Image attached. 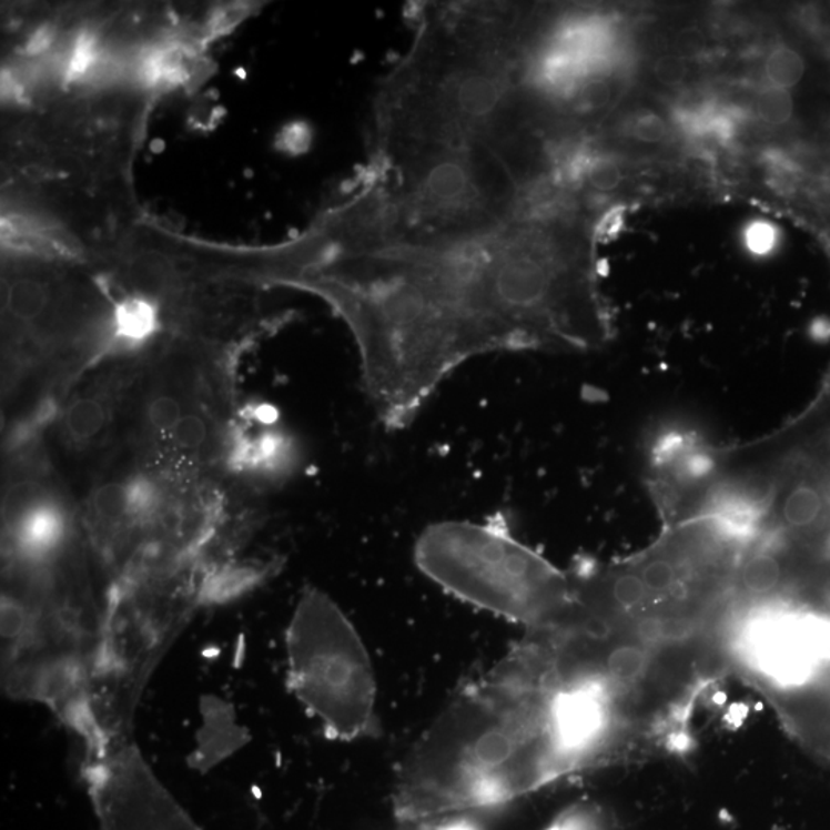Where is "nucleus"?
Listing matches in <instances>:
<instances>
[{"label": "nucleus", "mask_w": 830, "mask_h": 830, "mask_svg": "<svg viewBox=\"0 0 830 830\" xmlns=\"http://www.w3.org/2000/svg\"><path fill=\"white\" fill-rule=\"evenodd\" d=\"M573 229L523 213L485 233L411 235L342 206L302 235L282 283L342 318L377 417L405 429L473 358L603 341L588 251Z\"/></svg>", "instance_id": "1"}, {"label": "nucleus", "mask_w": 830, "mask_h": 830, "mask_svg": "<svg viewBox=\"0 0 830 830\" xmlns=\"http://www.w3.org/2000/svg\"><path fill=\"white\" fill-rule=\"evenodd\" d=\"M554 689L517 646L462 686L398 765L397 820L422 823L494 808L569 773L554 732Z\"/></svg>", "instance_id": "2"}, {"label": "nucleus", "mask_w": 830, "mask_h": 830, "mask_svg": "<svg viewBox=\"0 0 830 830\" xmlns=\"http://www.w3.org/2000/svg\"><path fill=\"white\" fill-rule=\"evenodd\" d=\"M118 298L48 263H8L2 290L3 443L45 437L79 378L115 350Z\"/></svg>", "instance_id": "3"}, {"label": "nucleus", "mask_w": 830, "mask_h": 830, "mask_svg": "<svg viewBox=\"0 0 830 830\" xmlns=\"http://www.w3.org/2000/svg\"><path fill=\"white\" fill-rule=\"evenodd\" d=\"M414 560L451 596L525 626L526 632L557 628L573 609V578L500 520L433 523L415 541Z\"/></svg>", "instance_id": "4"}, {"label": "nucleus", "mask_w": 830, "mask_h": 830, "mask_svg": "<svg viewBox=\"0 0 830 830\" xmlns=\"http://www.w3.org/2000/svg\"><path fill=\"white\" fill-rule=\"evenodd\" d=\"M286 656L291 690L330 737L377 736V680L368 649L323 590H303L286 632Z\"/></svg>", "instance_id": "5"}, {"label": "nucleus", "mask_w": 830, "mask_h": 830, "mask_svg": "<svg viewBox=\"0 0 830 830\" xmlns=\"http://www.w3.org/2000/svg\"><path fill=\"white\" fill-rule=\"evenodd\" d=\"M730 650L781 700L808 688L830 665V620L813 610L757 603L730 630Z\"/></svg>", "instance_id": "6"}, {"label": "nucleus", "mask_w": 830, "mask_h": 830, "mask_svg": "<svg viewBox=\"0 0 830 830\" xmlns=\"http://www.w3.org/2000/svg\"><path fill=\"white\" fill-rule=\"evenodd\" d=\"M148 346L113 351L88 370L59 406L47 443L71 460L98 463L101 468L121 443Z\"/></svg>", "instance_id": "7"}, {"label": "nucleus", "mask_w": 830, "mask_h": 830, "mask_svg": "<svg viewBox=\"0 0 830 830\" xmlns=\"http://www.w3.org/2000/svg\"><path fill=\"white\" fill-rule=\"evenodd\" d=\"M298 462L297 445L269 406H241L226 453L225 474L254 488L289 478Z\"/></svg>", "instance_id": "8"}, {"label": "nucleus", "mask_w": 830, "mask_h": 830, "mask_svg": "<svg viewBox=\"0 0 830 830\" xmlns=\"http://www.w3.org/2000/svg\"><path fill=\"white\" fill-rule=\"evenodd\" d=\"M783 563L770 549H753L737 565L733 586L749 601H772L783 586Z\"/></svg>", "instance_id": "9"}, {"label": "nucleus", "mask_w": 830, "mask_h": 830, "mask_svg": "<svg viewBox=\"0 0 830 830\" xmlns=\"http://www.w3.org/2000/svg\"><path fill=\"white\" fill-rule=\"evenodd\" d=\"M823 498L813 486L798 485L790 490L781 506V520L789 529H808L820 517Z\"/></svg>", "instance_id": "10"}, {"label": "nucleus", "mask_w": 830, "mask_h": 830, "mask_svg": "<svg viewBox=\"0 0 830 830\" xmlns=\"http://www.w3.org/2000/svg\"><path fill=\"white\" fill-rule=\"evenodd\" d=\"M769 87L789 91L803 81L806 62L803 55L788 47H778L769 54L765 65Z\"/></svg>", "instance_id": "11"}, {"label": "nucleus", "mask_w": 830, "mask_h": 830, "mask_svg": "<svg viewBox=\"0 0 830 830\" xmlns=\"http://www.w3.org/2000/svg\"><path fill=\"white\" fill-rule=\"evenodd\" d=\"M756 111L760 121L770 126H783L792 119L793 99L789 91L776 87H766L756 101Z\"/></svg>", "instance_id": "12"}, {"label": "nucleus", "mask_w": 830, "mask_h": 830, "mask_svg": "<svg viewBox=\"0 0 830 830\" xmlns=\"http://www.w3.org/2000/svg\"><path fill=\"white\" fill-rule=\"evenodd\" d=\"M541 830H603L601 813L590 806H574Z\"/></svg>", "instance_id": "13"}, {"label": "nucleus", "mask_w": 830, "mask_h": 830, "mask_svg": "<svg viewBox=\"0 0 830 830\" xmlns=\"http://www.w3.org/2000/svg\"><path fill=\"white\" fill-rule=\"evenodd\" d=\"M688 65L685 59L677 54H665L654 63V75L664 87L676 88L685 82Z\"/></svg>", "instance_id": "14"}, {"label": "nucleus", "mask_w": 830, "mask_h": 830, "mask_svg": "<svg viewBox=\"0 0 830 830\" xmlns=\"http://www.w3.org/2000/svg\"><path fill=\"white\" fill-rule=\"evenodd\" d=\"M630 135L637 141L646 143H658L665 141L668 135V126L660 115L646 113L638 115L629 130Z\"/></svg>", "instance_id": "15"}, {"label": "nucleus", "mask_w": 830, "mask_h": 830, "mask_svg": "<svg viewBox=\"0 0 830 830\" xmlns=\"http://www.w3.org/2000/svg\"><path fill=\"white\" fill-rule=\"evenodd\" d=\"M706 39L696 27L684 28L676 38V54L681 59H696L704 53Z\"/></svg>", "instance_id": "16"}, {"label": "nucleus", "mask_w": 830, "mask_h": 830, "mask_svg": "<svg viewBox=\"0 0 830 830\" xmlns=\"http://www.w3.org/2000/svg\"><path fill=\"white\" fill-rule=\"evenodd\" d=\"M776 230L765 222L753 223L746 234L749 250L756 254H766L776 245Z\"/></svg>", "instance_id": "17"}, {"label": "nucleus", "mask_w": 830, "mask_h": 830, "mask_svg": "<svg viewBox=\"0 0 830 830\" xmlns=\"http://www.w3.org/2000/svg\"><path fill=\"white\" fill-rule=\"evenodd\" d=\"M406 826H409L411 830H483L480 826L463 817H454L442 821H422V823H408Z\"/></svg>", "instance_id": "18"}, {"label": "nucleus", "mask_w": 830, "mask_h": 830, "mask_svg": "<svg viewBox=\"0 0 830 830\" xmlns=\"http://www.w3.org/2000/svg\"><path fill=\"white\" fill-rule=\"evenodd\" d=\"M153 830H161V829H153Z\"/></svg>", "instance_id": "19"}]
</instances>
